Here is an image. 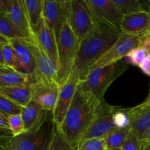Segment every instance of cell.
I'll return each mask as SVG.
<instances>
[{
    "label": "cell",
    "instance_id": "obj_8",
    "mask_svg": "<svg viewBox=\"0 0 150 150\" xmlns=\"http://www.w3.org/2000/svg\"><path fill=\"white\" fill-rule=\"evenodd\" d=\"M86 1L96 23L122 32L121 24L124 15L112 0H86Z\"/></svg>",
    "mask_w": 150,
    "mask_h": 150
},
{
    "label": "cell",
    "instance_id": "obj_24",
    "mask_svg": "<svg viewBox=\"0 0 150 150\" xmlns=\"http://www.w3.org/2000/svg\"><path fill=\"white\" fill-rule=\"evenodd\" d=\"M130 132V130L122 129H115L111 131L106 137L104 138L106 149H121Z\"/></svg>",
    "mask_w": 150,
    "mask_h": 150
},
{
    "label": "cell",
    "instance_id": "obj_36",
    "mask_svg": "<svg viewBox=\"0 0 150 150\" xmlns=\"http://www.w3.org/2000/svg\"><path fill=\"white\" fill-rule=\"evenodd\" d=\"M139 68L142 70V71L143 72L144 74H146V76H150V55L146 57V58L145 59L144 61L142 62V64H141Z\"/></svg>",
    "mask_w": 150,
    "mask_h": 150
},
{
    "label": "cell",
    "instance_id": "obj_18",
    "mask_svg": "<svg viewBox=\"0 0 150 150\" xmlns=\"http://www.w3.org/2000/svg\"><path fill=\"white\" fill-rule=\"evenodd\" d=\"M35 40L45 54L58 65L57 38L54 31L47 26L44 21L40 29L35 35Z\"/></svg>",
    "mask_w": 150,
    "mask_h": 150
},
{
    "label": "cell",
    "instance_id": "obj_2",
    "mask_svg": "<svg viewBox=\"0 0 150 150\" xmlns=\"http://www.w3.org/2000/svg\"><path fill=\"white\" fill-rule=\"evenodd\" d=\"M100 102L89 94L76 91L62 125L59 128L75 149L92 124Z\"/></svg>",
    "mask_w": 150,
    "mask_h": 150
},
{
    "label": "cell",
    "instance_id": "obj_37",
    "mask_svg": "<svg viewBox=\"0 0 150 150\" xmlns=\"http://www.w3.org/2000/svg\"><path fill=\"white\" fill-rule=\"evenodd\" d=\"M0 127L1 128H7L10 129L8 122V116L3 113L0 112Z\"/></svg>",
    "mask_w": 150,
    "mask_h": 150
},
{
    "label": "cell",
    "instance_id": "obj_33",
    "mask_svg": "<svg viewBox=\"0 0 150 150\" xmlns=\"http://www.w3.org/2000/svg\"><path fill=\"white\" fill-rule=\"evenodd\" d=\"M141 147L142 143L140 139L136 135L130 132L121 149L122 150H141Z\"/></svg>",
    "mask_w": 150,
    "mask_h": 150
},
{
    "label": "cell",
    "instance_id": "obj_38",
    "mask_svg": "<svg viewBox=\"0 0 150 150\" xmlns=\"http://www.w3.org/2000/svg\"><path fill=\"white\" fill-rule=\"evenodd\" d=\"M10 0H0V13L6 14L8 10Z\"/></svg>",
    "mask_w": 150,
    "mask_h": 150
},
{
    "label": "cell",
    "instance_id": "obj_10",
    "mask_svg": "<svg viewBox=\"0 0 150 150\" xmlns=\"http://www.w3.org/2000/svg\"><path fill=\"white\" fill-rule=\"evenodd\" d=\"M79 81V76L71 73L67 81L60 86L57 104L53 111V118L58 128H60L62 125L66 114L77 91Z\"/></svg>",
    "mask_w": 150,
    "mask_h": 150
},
{
    "label": "cell",
    "instance_id": "obj_49",
    "mask_svg": "<svg viewBox=\"0 0 150 150\" xmlns=\"http://www.w3.org/2000/svg\"></svg>",
    "mask_w": 150,
    "mask_h": 150
},
{
    "label": "cell",
    "instance_id": "obj_7",
    "mask_svg": "<svg viewBox=\"0 0 150 150\" xmlns=\"http://www.w3.org/2000/svg\"><path fill=\"white\" fill-rule=\"evenodd\" d=\"M140 45L141 37L122 32L117 40L92 64L89 70L96 67H103L115 64L122 60V58H125L132 50L140 47Z\"/></svg>",
    "mask_w": 150,
    "mask_h": 150
},
{
    "label": "cell",
    "instance_id": "obj_44",
    "mask_svg": "<svg viewBox=\"0 0 150 150\" xmlns=\"http://www.w3.org/2000/svg\"><path fill=\"white\" fill-rule=\"evenodd\" d=\"M6 69H7L6 67H0V74H1Z\"/></svg>",
    "mask_w": 150,
    "mask_h": 150
},
{
    "label": "cell",
    "instance_id": "obj_11",
    "mask_svg": "<svg viewBox=\"0 0 150 150\" xmlns=\"http://www.w3.org/2000/svg\"><path fill=\"white\" fill-rule=\"evenodd\" d=\"M69 1L43 0V20L58 37L61 27L68 16Z\"/></svg>",
    "mask_w": 150,
    "mask_h": 150
},
{
    "label": "cell",
    "instance_id": "obj_43",
    "mask_svg": "<svg viewBox=\"0 0 150 150\" xmlns=\"http://www.w3.org/2000/svg\"><path fill=\"white\" fill-rule=\"evenodd\" d=\"M142 104H143V105H150V91H149V95H148L147 98H146V100H145L144 101Z\"/></svg>",
    "mask_w": 150,
    "mask_h": 150
},
{
    "label": "cell",
    "instance_id": "obj_29",
    "mask_svg": "<svg viewBox=\"0 0 150 150\" xmlns=\"http://www.w3.org/2000/svg\"><path fill=\"white\" fill-rule=\"evenodd\" d=\"M148 55L149 54L144 48L138 47L128 53L125 57V62L127 64H130L139 67Z\"/></svg>",
    "mask_w": 150,
    "mask_h": 150
},
{
    "label": "cell",
    "instance_id": "obj_30",
    "mask_svg": "<svg viewBox=\"0 0 150 150\" xmlns=\"http://www.w3.org/2000/svg\"><path fill=\"white\" fill-rule=\"evenodd\" d=\"M23 107L15 103L0 94V112L6 114L7 116L20 114Z\"/></svg>",
    "mask_w": 150,
    "mask_h": 150
},
{
    "label": "cell",
    "instance_id": "obj_42",
    "mask_svg": "<svg viewBox=\"0 0 150 150\" xmlns=\"http://www.w3.org/2000/svg\"><path fill=\"white\" fill-rule=\"evenodd\" d=\"M10 42V40H7V38H4V37H3L2 35H0V43H9Z\"/></svg>",
    "mask_w": 150,
    "mask_h": 150
},
{
    "label": "cell",
    "instance_id": "obj_40",
    "mask_svg": "<svg viewBox=\"0 0 150 150\" xmlns=\"http://www.w3.org/2000/svg\"><path fill=\"white\" fill-rule=\"evenodd\" d=\"M142 147L141 150H150V142L148 141H141Z\"/></svg>",
    "mask_w": 150,
    "mask_h": 150
},
{
    "label": "cell",
    "instance_id": "obj_12",
    "mask_svg": "<svg viewBox=\"0 0 150 150\" xmlns=\"http://www.w3.org/2000/svg\"><path fill=\"white\" fill-rule=\"evenodd\" d=\"M29 45L36 64L37 81L57 82L58 71L57 64L41 49L35 40L29 42Z\"/></svg>",
    "mask_w": 150,
    "mask_h": 150
},
{
    "label": "cell",
    "instance_id": "obj_21",
    "mask_svg": "<svg viewBox=\"0 0 150 150\" xmlns=\"http://www.w3.org/2000/svg\"><path fill=\"white\" fill-rule=\"evenodd\" d=\"M29 24L34 35L43 23V0H23Z\"/></svg>",
    "mask_w": 150,
    "mask_h": 150
},
{
    "label": "cell",
    "instance_id": "obj_17",
    "mask_svg": "<svg viewBox=\"0 0 150 150\" xmlns=\"http://www.w3.org/2000/svg\"><path fill=\"white\" fill-rule=\"evenodd\" d=\"M130 119V130L139 139L150 127V105L139 104L127 108Z\"/></svg>",
    "mask_w": 150,
    "mask_h": 150
},
{
    "label": "cell",
    "instance_id": "obj_48",
    "mask_svg": "<svg viewBox=\"0 0 150 150\" xmlns=\"http://www.w3.org/2000/svg\"><path fill=\"white\" fill-rule=\"evenodd\" d=\"M149 87H150V86H149ZM149 91H150V88H149Z\"/></svg>",
    "mask_w": 150,
    "mask_h": 150
},
{
    "label": "cell",
    "instance_id": "obj_35",
    "mask_svg": "<svg viewBox=\"0 0 150 150\" xmlns=\"http://www.w3.org/2000/svg\"><path fill=\"white\" fill-rule=\"evenodd\" d=\"M141 48H144L150 55V33L141 37Z\"/></svg>",
    "mask_w": 150,
    "mask_h": 150
},
{
    "label": "cell",
    "instance_id": "obj_1",
    "mask_svg": "<svg viewBox=\"0 0 150 150\" xmlns=\"http://www.w3.org/2000/svg\"><path fill=\"white\" fill-rule=\"evenodd\" d=\"M121 33L96 23L90 33L80 42L71 73L77 75L80 81L83 80L92 64L112 46Z\"/></svg>",
    "mask_w": 150,
    "mask_h": 150
},
{
    "label": "cell",
    "instance_id": "obj_25",
    "mask_svg": "<svg viewBox=\"0 0 150 150\" xmlns=\"http://www.w3.org/2000/svg\"><path fill=\"white\" fill-rule=\"evenodd\" d=\"M3 56H4V67L6 68L11 69L19 73H21V68L19 63L16 51L11 44H4L3 47Z\"/></svg>",
    "mask_w": 150,
    "mask_h": 150
},
{
    "label": "cell",
    "instance_id": "obj_28",
    "mask_svg": "<svg viewBox=\"0 0 150 150\" xmlns=\"http://www.w3.org/2000/svg\"><path fill=\"white\" fill-rule=\"evenodd\" d=\"M47 150H76L68 142L61 130L57 127L56 125V130L55 133H54V138L52 139L51 144L49 145L48 148Z\"/></svg>",
    "mask_w": 150,
    "mask_h": 150
},
{
    "label": "cell",
    "instance_id": "obj_39",
    "mask_svg": "<svg viewBox=\"0 0 150 150\" xmlns=\"http://www.w3.org/2000/svg\"><path fill=\"white\" fill-rule=\"evenodd\" d=\"M7 44V43H6ZM4 43H0V67H4V56H3V47H4Z\"/></svg>",
    "mask_w": 150,
    "mask_h": 150
},
{
    "label": "cell",
    "instance_id": "obj_34",
    "mask_svg": "<svg viewBox=\"0 0 150 150\" xmlns=\"http://www.w3.org/2000/svg\"><path fill=\"white\" fill-rule=\"evenodd\" d=\"M13 138V135L10 129L0 127V145L4 146L5 149L7 144Z\"/></svg>",
    "mask_w": 150,
    "mask_h": 150
},
{
    "label": "cell",
    "instance_id": "obj_19",
    "mask_svg": "<svg viewBox=\"0 0 150 150\" xmlns=\"http://www.w3.org/2000/svg\"><path fill=\"white\" fill-rule=\"evenodd\" d=\"M50 112L52 111H45L39 103L32 100L27 105L23 107L21 112L25 132L30 131L40 125Z\"/></svg>",
    "mask_w": 150,
    "mask_h": 150
},
{
    "label": "cell",
    "instance_id": "obj_23",
    "mask_svg": "<svg viewBox=\"0 0 150 150\" xmlns=\"http://www.w3.org/2000/svg\"><path fill=\"white\" fill-rule=\"evenodd\" d=\"M0 35L10 40L16 38L26 39L23 34L10 21L6 14L0 13Z\"/></svg>",
    "mask_w": 150,
    "mask_h": 150
},
{
    "label": "cell",
    "instance_id": "obj_41",
    "mask_svg": "<svg viewBox=\"0 0 150 150\" xmlns=\"http://www.w3.org/2000/svg\"><path fill=\"white\" fill-rule=\"evenodd\" d=\"M141 141H148L150 142V127L143 134L142 137L141 138Z\"/></svg>",
    "mask_w": 150,
    "mask_h": 150
},
{
    "label": "cell",
    "instance_id": "obj_3",
    "mask_svg": "<svg viewBox=\"0 0 150 150\" xmlns=\"http://www.w3.org/2000/svg\"><path fill=\"white\" fill-rule=\"evenodd\" d=\"M128 67L125 62L120 60L111 65L92 69L84 79L79 81L77 89L89 94L97 100H103L104 95L110 85Z\"/></svg>",
    "mask_w": 150,
    "mask_h": 150
},
{
    "label": "cell",
    "instance_id": "obj_15",
    "mask_svg": "<svg viewBox=\"0 0 150 150\" xmlns=\"http://www.w3.org/2000/svg\"><path fill=\"white\" fill-rule=\"evenodd\" d=\"M6 16L27 40L32 42L35 40V35L31 29L23 0H10Z\"/></svg>",
    "mask_w": 150,
    "mask_h": 150
},
{
    "label": "cell",
    "instance_id": "obj_5",
    "mask_svg": "<svg viewBox=\"0 0 150 150\" xmlns=\"http://www.w3.org/2000/svg\"><path fill=\"white\" fill-rule=\"evenodd\" d=\"M55 130L53 112H50L38 127L13 137L6 150H47L52 142Z\"/></svg>",
    "mask_w": 150,
    "mask_h": 150
},
{
    "label": "cell",
    "instance_id": "obj_16",
    "mask_svg": "<svg viewBox=\"0 0 150 150\" xmlns=\"http://www.w3.org/2000/svg\"><path fill=\"white\" fill-rule=\"evenodd\" d=\"M150 27V12H142L125 15L121 24L122 33L142 37L148 33Z\"/></svg>",
    "mask_w": 150,
    "mask_h": 150
},
{
    "label": "cell",
    "instance_id": "obj_6",
    "mask_svg": "<svg viewBox=\"0 0 150 150\" xmlns=\"http://www.w3.org/2000/svg\"><path fill=\"white\" fill-rule=\"evenodd\" d=\"M68 20L79 42L90 33L96 24L86 0L69 1Z\"/></svg>",
    "mask_w": 150,
    "mask_h": 150
},
{
    "label": "cell",
    "instance_id": "obj_13",
    "mask_svg": "<svg viewBox=\"0 0 150 150\" xmlns=\"http://www.w3.org/2000/svg\"><path fill=\"white\" fill-rule=\"evenodd\" d=\"M60 86L57 82L37 81L32 84V100L39 103L44 110L52 111L57 104Z\"/></svg>",
    "mask_w": 150,
    "mask_h": 150
},
{
    "label": "cell",
    "instance_id": "obj_32",
    "mask_svg": "<svg viewBox=\"0 0 150 150\" xmlns=\"http://www.w3.org/2000/svg\"><path fill=\"white\" fill-rule=\"evenodd\" d=\"M8 122L10 129L13 135V137L18 136L25 132L24 125L20 114L8 116Z\"/></svg>",
    "mask_w": 150,
    "mask_h": 150
},
{
    "label": "cell",
    "instance_id": "obj_31",
    "mask_svg": "<svg viewBox=\"0 0 150 150\" xmlns=\"http://www.w3.org/2000/svg\"><path fill=\"white\" fill-rule=\"evenodd\" d=\"M76 150H106L104 139H89L81 140Z\"/></svg>",
    "mask_w": 150,
    "mask_h": 150
},
{
    "label": "cell",
    "instance_id": "obj_27",
    "mask_svg": "<svg viewBox=\"0 0 150 150\" xmlns=\"http://www.w3.org/2000/svg\"><path fill=\"white\" fill-rule=\"evenodd\" d=\"M124 16L145 10L139 0H112Z\"/></svg>",
    "mask_w": 150,
    "mask_h": 150
},
{
    "label": "cell",
    "instance_id": "obj_20",
    "mask_svg": "<svg viewBox=\"0 0 150 150\" xmlns=\"http://www.w3.org/2000/svg\"><path fill=\"white\" fill-rule=\"evenodd\" d=\"M0 94L20 106L25 107L32 100V84L5 86L0 89Z\"/></svg>",
    "mask_w": 150,
    "mask_h": 150
},
{
    "label": "cell",
    "instance_id": "obj_9",
    "mask_svg": "<svg viewBox=\"0 0 150 150\" xmlns=\"http://www.w3.org/2000/svg\"><path fill=\"white\" fill-rule=\"evenodd\" d=\"M115 129L113 123V106L103 100L98 104L93 121L81 140L104 139Z\"/></svg>",
    "mask_w": 150,
    "mask_h": 150
},
{
    "label": "cell",
    "instance_id": "obj_47",
    "mask_svg": "<svg viewBox=\"0 0 150 150\" xmlns=\"http://www.w3.org/2000/svg\"><path fill=\"white\" fill-rule=\"evenodd\" d=\"M148 33H150V27H149V31H148Z\"/></svg>",
    "mask_w": 150,
    "mask_h": 150
},
{
    "label": "cell",
    "instance_id": "obj_4",
    "mask_svg": "<svg viewBox=\"0 0 150 150\" xmlns=\"http://www.w3.org/2000/svg\"><path fill=\"white\" fill-rule=\"evenodd\" d=\"M58 49V71L57 82L64 84L72 72L80 42L71 29L68 16L64 21L57 38Z\"/></svg>",
    "mask_w": 150,
    "mask_h": 150
},
{
    "label": "cell",
    "instance_id": "obj_22",
    "mask_svg": "<svg viewBox=\"0 0 150 150\" xmlns=\"http://www.w3.org/2000/svg\"><path fill=\"white\" fill-rule=\"evenodd\" d=\"M35 83L29 76L18 73L11 69L7 68L0 74V89L5 86H23Z\"/></svg>",
    "mask_w": 150,
    "mask_h": 150
},
{
    "label": "cell",
    "instance_id": "obj_14",
    "mask_svg": "<svg viewBox=\"0 0 150 150\" xmlns=\"http://www.w3.org/2000/svg\"><path fill=\"white\" fill-rule=\"evenodd\" d=\"M10 43L16 51L21 64V74L29 76L36 83V64L29 45V41L23 38H16L10 40Z\"/></svg>",
    "mask_w": 150,
    "mask_h": 150
},
{
    "label": "cell",
    "instance_id": "obj_26",
    "mask_svg": "<svg viewBox=\"0 0 150 150\" xmlns=\"http://www.w3.org/2000/svg\"><path fill=\"white\" fill-rule=\"evenodd\" d=\"M113 123L116 129L130 130V119L127 108L113 106Z\"/></svg>",
    "mask_w": 150,
    "mask_h": 150
},
{
    "label": "cell",
    "instance_id": "obj_45",
    "mask_svg": "<svg viewBox=\"0 0 150 150\" xmlns=\"http://www.w3.org/2000/svg\"><path fill=\"white\" fill-rule=\"evenodd\" d=\"M0 150H6V149H5V148L4 147V146H1V145H0Z\"/></svg>",
    "mask_w": 150,
    "mask_h": 150
},
{
    "label": "cell",
    "instance_id": "obj_46",
    "mask_svg": "<svg viewBox=\"0 0 150 150\" xmlns=\"http://www.w3.org/2000/svg\"><path fill=\"white\" fill-rule=\"evenodd\" d=\"M106 150H122V149H106Z\"/></svg>",
    "mask_w": 150,
    "mask_h": 150
}]
</instances>
